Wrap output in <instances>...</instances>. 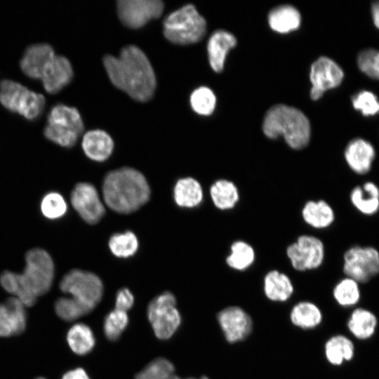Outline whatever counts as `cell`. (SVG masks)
<instances>
[{
    "label": "cell",
    "mask_w": 379,
    "mask_h": 379,
    "mask_svg": "<svg viewBox=\"0 0 379 379\" xmlns=\"http://www.w3.org/2000/svg\"><path fill=\"white\" fill-rule=\"evenodd\" d=\"M112 84L133 100L147 102L154 95L157 80L145 53L135 45L123 48L118 57L107 55L102 60Z\"/></svg>",
    "instance_id": "cell-1"
},
{
    "label": "cell",
    "mask_w": 379,
    "mask_h": 379,
    "mask_svg": "<svg viewBox=\"0 0 379 379\" xmlns=\"http://www.w3.org/2000/svg\"><path fill=\"white\" fill-rule=\"evenodd\" d=\"M102 196L110 209L128 214L148 201L150 188L142 173L133 168L123 167L106 175L102 182Z\"/></svg>",
    "instance_id": "cell-2"
},
{
    "label": "cell",
    "mask_w": 379,
    "mask_h": 379,
    "mask_svg": "<svg viewBox=\"0 0 379 379\" xmlns=\"http://www.w3.org/2000/svg\"><path fill=\"white\" fill-rule=\"evenodd\" d=\"M263 132L269 138L282 135L289 147L301 149L310 138V125L307 117L299 109L285 105H276L265 114Z\"/></svg>",
    "instance_id": "cell-3"
},
{
    "label": "cell",
    "mask_w": 379,
    "mask_h": 379,
    "mask_svg": "<svg viewBox=\"0 0 379 379\" xmlns=\"http://www.w3.org/2000/svg\"><path fill=\"white\" fill-rule=\"evenodd\" d=\"M206 22L194 5L187 4L168 15L163 22V33L171 43L188 45L205 36Z\"/></svg>",
    "instance_id": "cell-4"
},
{
    "label": "cell",
    "mask_w": 379,
    "mask_h": 379,
    "mask_svg": "<svg viewBox=\"0 0 379 379\" xmlns=\"http://www.w3.org/2000/svg\"><path fill=\"white\" fill-rule=\"evenodd\" d=\"M84 130V122L77 108L57 104L48 113L44 133L54 143L71 147L77 143Z\"/></svg>",
    "instance_id": "cell-5"
},
{
    "label": "cell",
    "mask_w": 379,
    "mask_h": 379,
    "mask_svg": "<svg viewBox=\"0 0 379 379\" xmlns=\"http://www.w3.org/2000/svg\"><path fill=\"white\" fill-rule=\"evenodd\" d=\"M55 274L53 260L44 249L35 248L25 255V267L20 274L25 289L37 298L51 288Z\"/></svg>",
    "instance_id": "cell-6"
},
{
    "label": "cell",
    "mask_w": 379,
    "mask_h": 379,
    "mask_svg": "<svg viewBox=\"0 0 379 379\" xmlns=\"http://www.w3.org/2000/svg\"><path fill=\"white\" fill-rule=\"evenodd\" d=\"M0 102L9 111L33 120L42 113L46 100L43 94L18 81L4 79L0 82Z\"/></svg>",
    "instance_id": "cell-7"
},
{
    "label": "cell",
    "mask_w": 379,
    "mask_h": 379,
    "mask_svg": "<svg viewBox=\"0 0 379 379\" xmlns=\"http://www.w3.org/2000/svg\"><path fill=\"white\" fill-rule=\"evenodd\" d=\"M60 288L91 310L99 303L103 293L102 282L96 274L78 269L70 270L62 277Z\"/></svg>",
    "instance_id": "cell-8"
},
{
    "label": "cell",
    "mask_w": 379,
    "mask_h": 379,
    "mask_svg": "<svg viewBox=\"0 0 379 379\" xmlns=\"http://www.w3.org/2000/svg\"><path fill=\"white\" fill-rule=\"evenodd\" d=\"M343 270L359 284L368 282L379 274V251L372 246L348 248L343 255Z\"/></svg>",
    "instance_id": "cell-9"
},
{
    "label": "cell",
    "mask_w": 379,
    "mask_h": 379,
    "mask_svg": "<svg viewBox=\"0 0 379 379\" xmlns=\"http://www.w3.org/2000/svg\"><path fill=\"white\" fill-rule=\"evenodd\" d=\"M286 255L295 270L317 269L325 258L324 244L318 237L303 234L287 247Z\"/></svg>",
    "instance_id": "cell-10"
},
{
    "label": "cell",
    "mask_w": 379,
    "mask_h": 379,
    "mask_svg": "<svg viewBox=\"0 0 379 379\" xmlns=\"http://www.w3.org/2000/svg\"><path fill=\"white\" fill-rule=\"evenodd\" d=\"M120 21L126 27L138 29L159 18L164 8L160 0H119L117 2Z\"/></svg>",
    "instance_id": "cell-11"
},
{
    "label": "cell",
    "mask_w": 379,
    "mask_h": 379,
    "mask_svg": "<svg viewBox=\"0 0 379 379\" xmlns=\"http://www.w3.org/2000/svg\"><path fill=\"white\" fill-rule=\"evenodd\" d=\"M70 201L80 217L90 225L98 223L105 213L99 194L92 184H77L71 192Z\"/></svg>",
    "instance_id": "cell-12"
},
{
    "label": "cell",
    "mask_w": 379,
    "mask_h": 379,
    "mask_svg": "<svg viewBox=\"0 0 379 379\" xmlns=\"http://www.w3.org/2000/svg\"><path fill=\"white\" fill-rule=\"evenodd\" d=\"M217 321L225 340L230 343L245 340L253 330L251 316L239 306H229L220 310L217 314Z\"/></svg>",
    "instance_id": "cell-13"
},
{
    "label": "cell",
    "mask_w": 379,
    "mask_h": 379,
    "mask_svg": "<svg viewBox=\"0 0 379 379\" xmlns=\"http://www.w3.org/2000/svg\"><path fill=\"white\" fill-rule=\"evenodd\" d=\"M310 77L312 83L310 96L312 100H318L325 91L341 84L344 73L333 60L321 57L312 65Z\"/></svg>",
    "instance_id": "cell-14"
},
{
    "label": "cell",
    "mask_w": 379,
    "mask_h": 379,
    "mask_svg": "<svg viewBox=\"0 0 379 379\" xmlns=\"http://www.w3.org/2000/svg\"><path fill=\"white\" fill-rule=\"evenodd\" d=\"M373 145L363 138H354L346 146L344 152L345 160L350 170L359 175L368 173L375 158Z\"/></svg>",
    "instance_id": "cell-15"
},
{
    "label": "cell",
    "mask_w": 379,
    "mask_h": 379,
    "mask_svg": "<svg viewBox=\"0 0 379 379\" xmlns=\"http://www.w3.org/2000/svg\"><path fill=\"white\" fill-rule=\"evenodd\" d=\"M73 75L69 60L63 55H55L46 65L40 79L46 91L54 94L69 84Z\"/></svg>",
    "instance_id": "cell-16"
},
{
    "label": "cell",
    "mask_w": 379,
    "mask_h": 379,
    "mask_svg": "<svg viewBox=\"0 0 379 379\" xmlns=\"http://www.w3.org/2000/svg\"><path fill=\"white\" fill-rule=\"evenodd\" d=\"M25 305L17 298H9L0 303V337L22 333L27 324Z\"/></svg>",
    "instance_id": "cell-17"
},
{
    "label": "cell",
    "mask_w": 379,
    "mask_h": 379,
    "mask_svg": "<svg viewBox=\"0 0 379 379\" xmlns=\"http://www.w3.org/2000/svg\"><path fill=\"white\" fill-rule=\"evenodd\" d=\"M55 55L50 44L40 43L31 45L27 48L20 60V68L27 77L40 79L46 65Z\"/></svg>",
    "instance_id": "cell-18"
},
{
    "label": "cell",
    "mask_w": 379,
    "mask_h": 379,
    "mask_svg": "<svg viewBox=\"0 0 379 379\" xmlns=\"http://www.w3.org/2000/svg\"><path fill=\"white\" fill-rule=\"evenodd\" d=\"M350 200L359 213L372 216L379 211V187L371 180L357 185L352 189Z\"/></svg>",
    "instance_id": "cell-19"
},
{
    "label": "cell",
    "mask_w": 379,
    "mask_h": 379,
    "mask_svg": "<svg viewBox=\"0 0 379 379\" xmlns=\"http://www.w3.org/2000/svg\"><path fill=\"white\" fill-rule=\"evenodd\" d=\"M81 147L89 159L96 161H104L112 153L114 141L105 131L95 129L84 134Z\"/></svg>",
    "instance_id": "cell-20"
},
{
    "label": "cell",
    "mask_w": 379,
    "mask_h": 379,
    "mask_svg": "<svg viewBox=\"0 0 379 379\" xmlns=\"http://www.w3.org/2000/svg\"><path fill=\"white\" fill-rule=\"evenodd\" d=\"M236 44L235 36L228 32L217 30L211 34L207 44V52L210 65L215 72L222 70L227 53Z\"/></svg>",
    "instance_id": "cell-21"
},
{
    "label": "cell",
    "mask_w": 379,
    "mask_h": 379,
    "mask_svg": "<svg viewBox=\"0 0 379 379\" xmlns=\"http://www.w3.org/2000/svg\"><path fill=\"white\" fill-rule=\"evenodd\" d=\"M264 293L272 302H284L291 298L294 286L290 277L277 270L269 271L263 280Z\"/></svg>",
    "instance_id": "cell-22"
},
{
    "label": "cell",
    "mask_w": 379,
    "mask_h": 379,
    "mask_svg": "<svg viewBox=\"0 0 379 379\" xmlns=\"http://www.w3.org/2000/svg\"><path fill=\"white\" fill-rule=\"evenodd\" d=\"M301 214L303 220L315 229H326L330 227L335 218L332 206L324 200L307 201Z\"/></svg>",
    "instance_id": "cell-23"
},
{
    "label": "cell",
    "mask_w": 379,
    "mask_h": 379,
    "mask_svg": "<svg viewBox=\"0 0 379 379\" xmlns=\"http://www.w3.org/2000/svg\"><path fill=\"white\" fill-rule=\"evenodd\" d=\"M289 318L295 326L303 330H311L320 325L323 314L315 303L310 301H300L291 308Z\"/></svg>",
    "instance_id": "cell-24"
},
{
    "label": "cell",
    "mask_w": 379,
    "mask_h": 379,
    "mask_svg": "<svg viewBox=\"0 0 379 379\" xmlns=\"http://www.w3.org/2000/svg\"><path fill=\"white\" fill-rule=\"evenodd\" d=\"M173 197L179 206L194 208L199 206L203 200V189L196 179L191 177L183 178L176 182Z\"/></svg>",
    "instance_id": "cell-25"
},
{
    "label": "cell",
    "mask_w": 379,
    "mask_h": 379,
    "mask_svg": "<svg viewBox=\"0 0 379 379\" xmlns=\"http://www.w3.org/2000/svg\"><path fill=\"white\" fill-rule=\"evenodd\" d=\"M270 27L279 33H288L297 29L300 25V15L292 6L274 8L268 15Z\"/></svg>",
    "instance_id": "cell-26"
},
{
    "label": "cell",
    "mask_w": 379,
    "mask_h": 379,
    "mask_svg": "<svg viewBox=\"0 0 379 379\" xmlns=\"http://www.w3.org/2000/svg\"><path fill=\"white\" fill-rule=\"evenodd\" d=\"M210 196L215 206L223 211L233 208L239 200L237 185L227 179L215 181L210 187Z\"/></svg>",
    "instance_id": "cell-27"
},
{
    "label": "cell",
    "mask_w": 379,
    "mask_h": 379,
    "mask_svg": "<svg viewBox=\"0 0 379 379\" xmlns=\"http://www.w3.org/2000/svg\"><path fill=\"white\" fill-rule=\"evenodd\" d=\"M354 353V347L352 342L343 335L331 337L324 345L326 359L334 366H339L345 361L351 360Z\"/></svg>",
    "instance_id": "cell-28"
},
{
    "label": "cell",
    "mask_w": 379,
    "mask_h": 379,
    "mask_svg": "<svg viewBox=\"0 0 379 379\" xmlns=\"http://www.w3.org/2000/svg\"><path fill=\"white\" fill-rule=\"evenodd\" d=\"M149 321L152 324L155 335L159 339L166 340L178 328L181 323V317L174 307L160 312Z\"/></svg>",
    "instance_id": "cell-29"
},
{
    "label": "cell",
    "mask_w": 379,
    "mask_h": 379,
    "mask_svg": "<svg viewBox=\"0 0 379 379\" xmlns=\"http://www.w3.org/2000/svg\"><path fill=\"white\" fill-rule=\"evenodd\" d=\"M376 325V317L371 312L363 308L354 310L347 322L350 331L361 340L371 337Z\"/></svg>",
    "instance_id": "cell-30"
},
{
    "label": "cell",
    "mask_w": 379,
    "mask_h": 379,
    "mask_svg": "<svg viewBox=\"0 0 379 379\" xmlns=\"http://www.w3.org/2000/svg\"><path fill=\"white\" fill-rule=\"evenodd\" d=\"M67 340L71 350L79 355L89 353L95 343L91 329L84 324L74 325L67 333Z\"/></svg>",
    "instance_id": "cell-31"
},
{
    "label": "cell",
    "mask_w": 379,
    "mask_h": 379,
    "mask_svg": "<svg viewBox=\"0 0 379 379\" xmlns=\"http://www.w3.org/2000/svg\"><path fill=\"white\" fill-rule=\"evenodd\" d=\"M254 248L248 243L238 240L230 246V253L226 258L227 265L232 269L243 271L249 268L254 262Z\"/></svg>",
    "instance_id": "cell-32"
},
{
    "label": "cell",
    "mask_w": 379,
    "mask_h": 379,
    "mask_svg": "<svg viewBox=\"0 0 379 379\" xmlns=\"http://www.w3.org/2000/svg\"><path fill=\"white\" fill-rule=\"evenodd\" d=\"M359 284L352 278L345 277L334 286L333 295L342 307H352L360 300Z\"/></svg>",
    "instance_id": "cell-33"
},
{
    "label": "cell",
    "mask_w": 379,
    "mask_h": 379,
    "mask_svg": "<svg viewBox=\"0 0 379 379\" xmlns=\"http://www.w3.org/2000/svg\"><path fill=\"white\" fill-rule=\"evenodd\" d=\"M0 284L5 291L18 298L25 307L32 306L36 298L29 293L24 288L20 274L11 271H4L0 275Z\"/></svg>",
    "instance_id": "cell-34"
},
{
    "label": "cell",
    "mask_w": 379,
    "mask_h": 379,
    "mask_svg": "<svg viewBox=\"0 0 379 379\" xmlns=\"http://www.w3.org/2000/svg\"><path fill=\"white\" fill-rule=\"evenodd\" d=\"M109 248L115 256L128 258L136 253L138 241L135 234L131 231L116 233L109 240Z\"/></svg>",
    "instance_id": "cell-35"
},
{
    "label": "cell",
    "mask_w": 379,
    "mask_h": 379,
    "mask_svg": "<svg viewBox=\"0 0 379 379\" xmlns=\"http://www.w3.org/2000/svg\"><path fill=\"white\" fill-rule=\"evenodd\" d=\"M190 101L192 109L196 113L208 116L215 109L216 98L210 88L201 86L192 93Z\"/></svg>",
    "instance_id": "cell-36"
},
{
    "label": "cell",
    "mask_w": 379,
    "mask_h": 379,
    "mask_svg": "<svg viewBox=\"0 0 379 379\" xmlns=\"http://www.w3.org/2000/svg\"><path fill=\"white\" fill-rule=\"evenodd\" d=\"M55 310L60 318L67 321L77 319L91 311L72 297L59 298L55 302Z\"/></svg>",
    "instance_id": "cell-37"
},
{
    "label": "cell",
    "mask_w": 379,
    "mask_h": 379,
    "mask_svg": "<svg viewBox=\"0 0 379 379\" xmlns=\"http://www.w3.org/2000/svg\"><path fill=\"white\" fill-rule=\"evenodd\" d=\"M67 210L66 201L58 192H48L41 200V213L48 219L55 220L60 218L66 213Z\"/></svg>",
    "instance_id": "cell-38"
},
{
    "label": "cell",
    "mask_w": 379,
    "mask_h": 379,
    "mask_svg": "<svg viewBox=\"0 0 379 379\" xmlns=\"http://www.w3.org/2000/svg\"><path fill=\"white\" fill-rule=\"evenodd\" d=\"M174 370L173 364L168 360L157 358L138 373L135 379H169Z\"/></svg>",
    "instance_id": "cell-39"
},
{
    "label": "cell",
    "mask_w": 379,
    "mask_h": 379,
    "mask_svg": "<svg viewBox=\"0 0 379 379\" xmlns=\"http://www.w3.org/2000/svg\"><path fill=\"white\" fill-rule=\"evenodd\" d=\"M128 317L126 312L114 310L109 312L104 321L103 329L107 339L117 340L126 328Z\"/></svg>",
    "instance_id": "cell-40"
},
{
    "label": "cell",
    "mask_w": 379,
    "mask_h": 379,
    "mask_svg": "<svg viewBox=\"0 0 379 379\" xmlns=\"http://www.w3.org/2000/svg\"><path fill=\"white\" fill-rule=\"evenodd\" d=\"M353 107L364 116H374L379 114V100L371 91H361L352 98Z\"/></svg>",
    "instance_id": "cell-41"
},
{
    "label": "cell",
    "mask_w": 379,
    "mask_h": 379,
    "mask_svg": "<svg viewBox=\"0 0 379 379\" xmlns=\"http://www.w3.org/2000/svg\"><path fill=\"white\" fill-rule=\"evenodd\" d=\"M359 69L370 78L379 80V51L373 48L362 51L358 58Z\"/></svg>",
    "instance_id": "cell-42"
},
{
    "label": "cell",
    "mask_w": 379,
    "mask_h": 379,
    "mask_svg": "<svg viewBox=\"0 0 379 379\" xmlns=\"http://www.w3.org/2000/svg\"><path fill=\"white\" fill-rule=\"evenodd\" d=\"M175 304L176 300L172 293L166 291L159 295L148 305L147 310L148 319L166 309L175 307Z\"/></svg>",
    "instance_id": "cell-43"
},
{
    "label": "cell",
    "mask_w": 379,
    "mask_h": 379,
    "mask_svg": "<svg viewBox=\"0 0 379 379\" xmlns=\"http://www.w3.org/2000/svg\"><path fill=\"white\" fill-rule=\"evenodd\" d=\"M134 303V297L129 289H120L116 296L115 310L126 312L131 309Z\"/></svg>",
    "instance_id": "cell-44"
},
{
    "label": "cell",
    "mask_w": 379,
    "mask_h": 379,
    "mask_svg": "<svg viewBox=\"0 0 379 379\" xmlns=\"http://www.w3.org/2000/svg\"><path fill=\"white\" fill-rule=\"evenodd\" d=\"M62 379H90L86 371L80 368L69 371Z\"/></svg>",
    "instance_id": "cell-45"
},
{
    "label": "cell",
    "mask_w": 379,
    "mask_h": 379,
    "mask_svg": "<svg viewBox=\"0 0 379 379\" xmlns=\"http://www.w3.org/2000/svg\"><path fill=\"white\" fill-rule=\"evenodd\" d=\"M371 14L375 26L379 29V1L373 4Z\"/></svg>",
    "instance_id": "cell-46"
},
{
    "label": "cell",
    "mask_w": 379,
    "mask_h": 379,
    "mask_svg": "<svg viewBox=\"0 0 379 379\" xmlns=\"http://www.w3.org/2000/svg\"><path fill=\"white\" fill-rule=\"evenodd\" d=\"M169 379H180L177 375H173Z\"/></svg>",
    "instance_id": "cell-47"
},
{
    "label": "cell",
    "mask_w": 379,
    "mask_h": 379,
    "mask_svg": "<svg viewBox=\"0 0 379 379\" xmlns=\"http://www.w3.org/2000/svg\"><path fill=\"white\" fill-rule=\"evenodd\" d=\"M187 379H195V378H187ZM199 379H209L208 377L206 376H201Z\"/></svg>",
    "instance_id": "cell-48"
},
{
    "label": "cell",
    "mask_w": 379,
    "mask_h": 379,
    "mask_svg": "<svg viewBox=\"0 0 379 379\" xmlns=\"http://www.w3.org/2000/svg\"><path fill=\"white\" fill-rule=\"evenodd\" d=\"M35 379H46V378H43V377H39V378H35Z\"/></svg>",
    "instance_id": "cell-49"
}]
</instances>
